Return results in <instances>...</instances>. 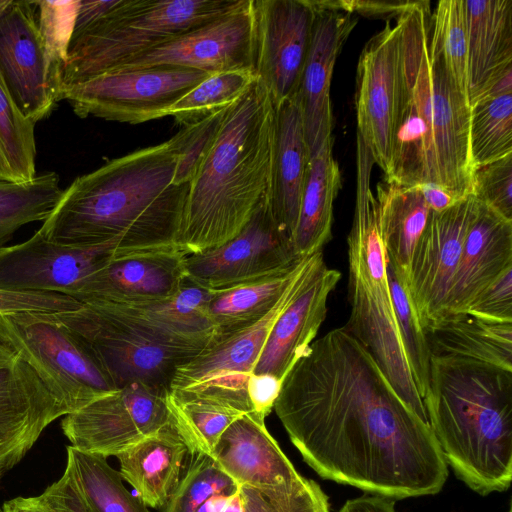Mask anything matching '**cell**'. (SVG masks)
<instances>
[{"label": "cell", "mask_w": 512, "mask_h": 512, "mask_svg": "<svg viewBox=\"0 0 512 512\" xmlns=\"http://www.w3.org/2000/svg\"><path fill=\"white\" fill-rule=\"evenodd\" d=\"M273 409L322 478L394 500L434 495L447 480L428 422L346 326L311 343L283 379Z\"/></svg>", "instance_id": "obj_1"}, {"label": "cell", "mask_w": 512, "mask_h": 512, "mask_svg": "<svg viewBox=\"0 0 512 512\" xmlns=\"http://www.w3.org/2000/svg\"><path fill=\"white\" fill-rule=\"evenodd\" d=\"M177 134L77 177L37 230L60 244L99 247L114 258L180 250L190 182Z\"/></svg>", "instance_id": "obj_2"}, {"label": "cell", "mask_w": 512, "mask_h": 512, "mask_svg": "<svg viewBox=\"0 0 512 512\" xmlns=\"http://www.w3.org/2000/svg\"><path fill=\"white\" fill-rule=\"evenodd\" d=\"M430 2H417L400 27L398 94L385 181L433 183L457 200L471 194L470 107L441 54L430 45Z\"/></svg>", "instance_id": "obj_3"}, {"label": "cell", "mask_w": 512, "mask_h": 512, "mask_svg": "<svg viewBox=\"0 0 512 512\" xmlns=\"http://www.w3.org/2000/svg\"><path fill=\"white\" fill-rule=\"evenodd\" d=\"M275 108L257 78L224 109L190 182L180 250L201 253L235 237L269 195Z\"/></svg>", "instance_id": "obj_4"}, {"label": "cell", "mask_w": 512, "mask_h": 512, "mask_svg": "<svg viewBox=\"0 0 512 512\" xmlns=\"http://www.w3.org/2000/svg\"><path fill=\"white\" fill-rule=\"evenodd\" d=\"M422 401L458 478L481 495L507 490L512 480V371L432 356Z\"/></svg>", "instance_id": "obj_5"}, {"label": "cell", "mask_w": 512, "mask_h": 512, "mask_svg": "<svg viewBox=\"0 0 512 512\" xmlns=\"http://www.w3.org/2000/svg\"><path fill=\"white\" fill-rule=\"evenodd\" d=\"M356 155V200L347 237L351 313L345 326L370 352L404 403L428 422L423 401L408 367L390 291L387 254L379 231L377 199L370 186L375 163L360 137H357Z\"/></svg>", "instance_id": "obj_6"}, {"label": "cell", "mask_w": 512, "mask_h": 512, "mask_svg": "<svg viewBox=\"0 0 512 512\" xmlns=\"http://www.w3.org/2000/svg\"><path fill=\"white\" fill-rule=\"evenodd\" d=\"M244 0H119L74 35L62 86L108 72L129 58L238 8Z\"/></svg>", "instance_id": "obj_7"}, {"label": "cell", "mask_w": 512, "mask_h": 512, "mask_svg": "<svg viewBox=\"0 0 512 512\" xmlns=\"http://www.w3.org/2000/svg\"><path fill=\"white\" fill-rule=\"evenodd\" d=\"M0 338L61 396L70 413L117 390L88 344L54 313L0 315Z\"/></svg>", "instance_id": "obj_8"}, {"label": "cell", "mask_w": 512, "mask_h": 512, "mask_svg": "<svg viewBox=\"0 0 512 512\" xmlns=\"http://www.w3.org/2000/svg\"><path fill=\"white\" fill-rule=\"evenodd\" d=\"M54 314L83 338L117 389L144 383L170 390L177 368L201 352L169 346L96 304Z\"/></svg>", "instance_id": "obj_9"}, {"label": "cell", "mask_w": 512, "mask_h": 512, "mask_svg": "<svg viewBox=\"0 0 512 512\" xmlns=\"http://www.w3.org/2000/svg\"><path fill=\"white\" fill-rule=\"evenodd\" d=\"M208 76L172 67L109 71L62 86L59 101L66 100L81 118L139 124L169 116L172 107Z\"/></svg>", "instance_id": "obj_10"}, {"label": "cell", "mask_w": 512, "mask_h": 512, "mask_svg": "<svg viewBox=\"0 0 512 512\" xmlns=\"http://www.w3.org/2000/svg\"><path fill=\"white\" fill-rule=\"evenodd\" d=\"M324 262L322 252L306 258L276 304L258 321L215 340L192 360L178 367L170 390L185 387L251 406L247 384L266 339L280 314L301 293Z\"/></svg>", "instance_id": "obj_11"}, {"label": "cell", "mask_w": 512, "mask_h": 512, "mask_svg": "<svg viewBox=\"0 0 512 512\" xmlns=\"http://www.w3.org/2000/svg\"><path fill=\"white\" fill-rule=\"evenodd\" d=\"M301 259L276 222L266 195L235 237L219 247L186 255L185 273L193 284L220 292L283 272Z\"/></svg>", "instance_id": "obj_12"}, {"label": "cell", "mask_w": 512, "mask_h": 512, "mask_svg": "<svg viewBox=\"0 0 512 512\" xmlns=\"http://www.w3.org/2000/svg\"><path fill=\"white\" fill-rule=\"evenodd\" d=\"M168 393L144 383L126 385L65 415L61 430L79 451L116 457L170 421Z\"/></svg>", "instance_id": "obj_13"}, {"label": "cell", "mask_w": 512, "mask_h": 512, "mask_svg": "<svg viewBox=\"0 0 512 512\" xmlns=\"http://www.w3.org/2000/svg\"><path fill=\"white\" fill-rule=\"evenodd\" d=\"M254 70L274 107L297 95L315 11L310 0H251Z\"/></svg>", "instance_id": "obj_14"}, {"label": "cell", "mask_w": 512, "mask_h": 512, "mask_svg": "<svg viewBox=\"0 0 512 512\" xmlns=\"http://www.w3.org/2000/svg\"><path fill=\"white\" fill-rule=\"evenodd\" d=\"M0 74L18 109L35 124L59 101L62 78L49 63L33 1L12 0L0 14Z\"/></svg>", "instance_id": "obj_15"}, {"label": "cell", "mask_w": 512, "mask_h": 512, "mask_svg": "<svg viewBox=\"0 0 512 512\" xmlns=\"http://www.w3.org/2000/svg\"><path fill=\"white\" fill-rule=\"evenodd\" d=\"M152 67L191 69L209 75L255 71L251 0H244L233 11L137 54L110 71Z\"/></svg>", "instance_id": "obj_16"}, {"label": "cell", "mask_w": 512, "mask_h": 512, "mask_svg": "<svg viewBox=\"0 0 512 512\" xmlns=\"http://www.w3.org/2000/svg\"><path fill=\"white\" fill-rule=\"evenodd\" d=\"M69 413L61 396L0 338V482L42 432Z\"/></svg>", "instance_id": "obj_17"}, {"label": "cell", "mask_w": 512, "mask_h": 512, "mask_svg": "<svg viewBox=\"0 0 512 512\" xmlns=\"http://www.w3.org/2000/svg\"><path fill=\"white\" fill-rule=\"evenodd\" d=\"M479 207L469 194L442 212H432L413 251L407 288L424 329L443 316L468 228Z\"/></svg>", "instance_id": "obj_18"}, {"label": "cell", "mask_w": 512, "mask_h": 512, "mask_svg": "<svg viewBox=\"0 0 512 512\" xmlns=\"http://www.w3.org/2000/svg\"><path fill=\"white\" fill-rule=\"evenodd\" d=\"M400 27L386 26L365 44L358 60L355 110L358 136L374 163L389 171L398 94Z\"/></svg>", "instance_id": "obj_19"}, {"label": "cell", "mask_w": 512, "mask_h": 512, "mask_svg": "<svg viewBox=\"0 0 512 512\" xmlns=\"http://www.w3.org/2000/svg\"><path fill=\"white\" fill-rule=\"evenodd\" d=\"M111 258L106 249L60 244L36 231L24 242L0 248V289L73 298L82 281Z\"/></svg>", "instance_id": "obj_20"}, {"label": "cell", "mask_w": 512, "mask_h": 512, "mask_svg": "<svg viewBox=\"0 0 512 512\" xmlns=\"http://www.w3.org/2000/svg\"><path fill=\"white\" fill-rule=\"evenodd\" d=\"M185 256L175 250L111 258L82 281L73 298L105 304L171 299L186 281Z\"/></svg>", "instance_id": "obj_21"}, {"label": "cell", "mask_w": 512, "mask_h": 512, "mask_svg": "<svg viewBox=\"0 0 512 512\" xmlns=\"http://www.w3.org/2000/svg\"><path fill=\"white\" fill-rule=\"evenodd\" d=\"M313 8L315 16L311 41L298 91L310 158L332 138L330 86L333 69L358 21L353 14Z\"/></svg>", "instance_id": "obj_22"}, {"label": "cell", "mask_w": 512, "mask_h": 512, "mask_svg": "<svg viewBox=\"0 0 512 512\" xmlns=\"http://www.w3.org/2000/svg\"><path fill=\"white\" fill-rule=\"evenodd\" d=\"M510 268L512 221L479 202L463 243L442 318L465 313L474 300Z\"/></svg>", "instance_id": "obj_23"}, {"label": "cell", "mask_w": 512, "mask_h": 512, "mask_svg": "<svg viewBox=\"0 0 512 512\" xmlns=\"http://www.w3.org/2000/svg\"><path fill=\"white\" fill-rule=\"evenodd\" d=\"M341 273L323 262L301 293L274 323L252 374H270L281 381L304 355L327 314V301Z\"/></svg>", "instance_id": "obj_24"}, {"label": "cell", "mask_w": 512, "mask_h": 512, "mask_svg": "<svg viewBox=\"0 0 512 512\" xmlns=\"http://www.w3.org/2000/svg\"><path fill=\"white\" fill-rule=\"evenodd\" d=\"M211 456L238 487L271 488L301 477L254 411L226 428Z\"/></svg>", "instance_id": "obj_25"}, {"label": "cell", "mask_w": 512, "mask_h": 512, "mask_svg": "<svg viewBox=\"0 0 512 512\" xmlns=\"http://www.w3.org/2000/svg\"><path fill=\"white\" fill-rule=\"evenodd\" d=\"M469 107L512 72V0H464Z\"/></svg>", "instance_id": "obj_26"}, {"label": "cell", "mask_w": 512, "mask_h": 512, "mask_svg": "<svg viewBox=\"0 0 512 512\" xmlns=\"http://www.w3.org/2000/svg\"><path fill=\"white\" fill-rule=\"evenodd\" d=\"M275 108L269 203L280 228L294 237L310 162L298 93Z\"/></svg>", "instance_id": "obj_27"}, {"label": "cell", "mask_w": 512, "mask_h": 512, "mask_svg": "<svg viewBox=\"0 0 512 512\" xmlns=\"http://www.w3.org/2000/svg\"><path fill=\"white\" fill-rule=\"evenodd\" d=\"M188 453L171 417L160 430L116 457L121 477L140 500L147 507L161 509L178 484Z\"/></svg>", "instance_id": "obj_28"}, {"label": "cell", "mask_w": 512, "mask_h": 512, "mask_svg": "<svg viewBox=\"0 0 512 512\" xmlns=\"http://www.w3.org/2000/svg\"><path fill=\"white\" fill-rule=\"evenodd\" d=\"M425 333L432 356L474 360L512 371V322L459 313L445 316Z\"/></svg>", "instance_id": "obj_29"}, {"label": "cell", "mask_w": 512, "mask_h": 512, "mask_svg": "<svg viewBox=\"0 0 512 512\" xmlns=\"http://www.w3.org/2000/svg\"><path fill=\"white\" fill-rule=\"evenodd\" d=\"M333 137L310 158L293 244L299 257L320 252L331 238L333 203L341 172L333 157Z\"/></svg>", "instance_id": "obj_30"}, {"label": "cell", "mask_w": 512, "mask_h": 512, "mask_svg": "<svg viewBox=\"0 0 512 512\" xmlns=\"http://www.w3.org/2000/svg\"><path fill=\"white\" fill-rule=\"evenodd\" d=\"M378 222L388 262L408 282L413 251L431 214L418 186H377Z\"/></svg>", "instance_id": "obj_31"}, {"label": "cell", "mask_w": 512, "mask_h": 512, "mask_svg": "<svg viewBox=\"0 0 512 512\" xmlns=\"http://www.w3.org/2000/svg\"><path fill=\"white\" fill-rule=\"evenodd\" d=\"M307 257L283 272L229 290L212 292L208 315L215 330V340L261 319L282 296Z\"/></svg>", "instance_id": "obj_32"}, {"label": "cell", "mask_w": 512, "mask_h": 512, "mask_svg": "<svg viewBox=\"0 0 512 512\" xmlns=\"http://www.w3.org/2000/svg\"><path fill=\"white\" fill-rule=\"evenodd\" d=\"M65 472L91 512H150L123 484L107 457L66 446Z\"/></svg>", "instance_id": "obj_33"}, {"label": "cell", "mask_w": 512, "mask_h": 512, "mask_svg": "<svg viewBox=\"0 0 512 512\" xmlns=\"http://www.w3.org/2000/svg\"><path fill=\"white\" fill-rule=\"evenodd\" d=\"M168 408L173 423L189 451L212 455L221 435L247 413L225 401L189 392L169 390Z\"/></svg>", "instance_id": "obj_34"}, {"label": "cell", "mask_w": 512, "mask_h": 512, "mask_svg": "<svg viewBox=\"0 0 512 512\" xmlns=\"http://www.w3.org/2000/svg\"><path fill=\"white\" fill-rule=\"evenodd\" d=\"M469 148L473 169L512 154V73L470 107Z\"/></svg>", "instance_id": "obj_35"}, {"label": "cell", "mask_w": 512, "mask_h": 512, "mask_svg": "<svg viewBox=\"0 0 512 512\" xmlns=\"http://www.w3.org/2000/svg\"><path fill=\"white\" fill-rule=\"evenodd\" d=\"M62 194L55 172L36 175L32 180L16 183L0 179V248L22 226L44 221Z\"/></svg>", "instance_id": "obj_36"}, {"label": "cell", "mask_w": 512, "mask_h": 512, "mask_svg": "<svg viewBox=\"0 0 512 512\" xmlns=\"http://www.w3.org/2000/svg\"><path fill=\"white\" fill-rule=\"evenodd\" d=\"M34 127L16 106L0 74V179L23 183L36 176Z\"/></svg>", "instance_id": "obj_37"}, {"label": "cell", "mask_w": 512, "mask_h": 512, "mask_svg": "<svg viewBox=\"0 0 512 512\" xmlns=\"http://www.w3.org/2000/svg\"><path fill=\"white\" fill-rule=\"evenodd\" d=\"M256 79L253 70H232L209 75L172 107L169 116L183 127L200 122L232 105Z\"/></svg>", "instance_id": "obj_38"}, {"label": "cell", "mask_w": 512, "mask_h": 512, "mask_svg": "<svg viewBox=\"0 0 512 512\" xmlns=\"http://www.w3.org/2000/svg\"><path fill=\"white\" fill-rule=\"evenodd\" d=\"M238 489L211 455L189 451L178 484L161 512H195L211 496L232 495Z\"/></svg>", "instance_id": "obj_39"}, {"label": "cell", "mask_w": 512, "mask_h": 512, "mask_svg": "<svg viewBox=\"0 0 512 512\" xmlns=\"http://www.w3.org/2000/svg\"><path fill=\"white\" fill-rule=\"evenodd\" d=\"M387 276L406 360L422 399L429 384L432 357L427 336L413 306L406 281L388 261Z\"/></svg>", "instance_id": "obj_40"}, {"label": "cell", "mask_w": 512, "mask_h": 512, "mask_svg": "<svg viewBox=\"0 0 512 512\" xmlns=\"http://www.w3.org/2000/svg\"><path fill=\"white\" fill-rule=\"evenodd\" d=\"M430 45L441 54L453 80L466 95L468 43L464 0L437 3L431 15Z\"/></svg>", "instance_id": "obj_41"}, {"label": "cell", "mask_w": 512, "mask_h": 512, "mask_svg": "<svg viewBox=\"0 0 512 512\" xmlns=\"http://www.w3.org/2000/svg\"><path fill=\"white\" fill-rule=\"evenodd\" d=\"M246 512H331L327 495L313 480H298L271 488L239 487Z\"/></svg>", "instance_id": "obj_42"}, {"label": "cell", "mask_w": 512, "mask_h": 512, "mask_svg": "<svg viewBox=\"0 0 512 512\" xmlns=\"http://www.w3.org/2000/svg\"><path fill=\"white\" fill-rule=\"evenodd\" d=\"M37 23L52 69L62 78L79 0L33 1Z\"/></svg>", "instance_id": "obj_43"}, {"label": "cell", "mask_w": 512, "mask_h": 512, "mask_svg": "<svg viewBox=\"0 0 512 512\" xmlns=\"http://www.w3.org/2000/svg\"><path fill=\"white\" fill-rule=\"evenodd\" d=\"M471 194L512 221V154L474 168Z\"/></svg>", "instance_id": "obj_44"}, {"label": "cell", "mask_w": 512, "mask_h": 512, "mask_svg": "<svg viewBox=\"0 0 512 512\" xmlns=\"http://www.w3.org/2000/svg\"><path fill=\"white\" fill-rule=\"evenodd\" d=\"M81 305L76 299L59 293L0 289V315L20 312L59 313L76 310Z\"/></svg>", "instance_id": "obj_45"}, {"label": "cell", "mask_w": 512, "mask_h": 512, "mask_svg": "<svg viewBox=\"0 0 512 512\" xmlns=\"http://www.w3.org/2000/svg\"><path fill=\"white\" fill-rule=\"evenodd\" d=\"M465 313L493 321L512 322V268L486 288Z\"/></svg>", "instance_id": "obj_46"}, {"label": "cell", "mask_w": 512, "mask_h": 512, "mask_svg": "<svg viewBox=\"0 0 512 512\" xmlns=\"http://www.w3.org/2000/svg\"><path fill=\"white\" fill-rule=\"evenodd\" d=\"M417 0H312L319 9L360 14L366 17L395 18L411 8Z\"/></svg>", "instance_id": "obj_47"}, {"label": "cell", "mask_w": 512, "mask_h": 512, "mask_svg": "<svg viewBox=\"0 0 512 512\" xmlns=\"http://www.w3.org/2000/svg\"><path fill=\"white\" fill-rule=\"evenodd\" d=\"M282 381L270 374H251L247 393L252 411L266 418L279 396Z\"/></svg>", "instance_id": "obj_48"}, {"label": "cell", "mask_w": 512, "mask_h": 512, "mask_svg": "<svg viewBox=\"0 0 512 512\" xmlns=\"http://www.w3.org/2000/svg\"><path fill=\"white\" fill-rule=\"evenodd\" d=\"M42 496L60 512H91L65 471L43 491Z\"/></svg>", "instance_id": "obj_49"}, {"label": "cell", "mask_w": 512, "mask_h": 512, "mask_svg": "<svg viewBox=\"0 0 512 512\" xmlns=\"http://www.w3.org/2000/svg\"><path fill=\"white\" fill-rule=\"evenodd\" d=\"M118 2L119 0H79L73 36L100 20Z\"/></svg>", "instance_id": "obj_50"}, {"label": "cell", "mask_w": 512, "mask_h": 512, "mask_svg": "<svg viewBox=\"0 0 512 512\" xmlns=\"http://www.w3.org/2000/svg\"><path fill=\"white\" fill-rule=\"evenodd\" d=\"M395 501L385 496L365 494L347 500L339 512H396Z\"/></svg>", "instance_id": "obj_51"}, {"label": "cell", "mask_w": 512, "mask_h": 512, "mask_svg": "<svg viewBox=\"0 0 512 512\" xmlns=\"http://www.w3.org/2000/svg\"><path fill=\"white\" fill-rule=\"evenodd\" d=\"M3 512H60L42 494L30 497H16L4 502Z\"/></svg>", "instance_id": "obj_52"}, {"label": "cell", "mask_w": 512, "mask_h": 512, "mask_svg": "<svg viewBox=\"0 0 512 512\" xmlns=\"http://www.w3.org/2000/svg\"><path fill=\"white\" fill-rule=\"evenodd\" d=\"M418 187L432 212H442L459 201L439 185L427 183Z\"/></svg>", "instance_id": "obj_53"}, {"label": "cell", "mask_w": 512, "mask_h": 512, "mask_svg": "<svg viewBox=\"0 0 512 512\" xmlns=\"http://www.w3.org/2000/svg\"><path fill=\"white\" fill-rule=\"evenodd\" d=\"M231 495H214L201 504L195 512H222Z\"/></svg>", "instance_id": "obj_54"}, {"label": "cell", "mask_w": 512, "mask_h": 512, "mask_svg": "<svg viewBox=\"0 0 512 512\" xmlns=\"http://www.w3.org/2000/svg\"><path fill=\"white\" fill-rule=\"evenodd\" d=\"M222 512H246L240 489L229 497Z\"/></svg>", "instance_id": "obj_55"}, {"label": "cell", "mask_w": 512, "mask_h": 512, "mask_svg": "<svg viewBox=\"0 0 512 512\" xmlns=\"http://www.w3.org/2000/svg\"><path fill=\"white\" fill-rule=\"evenodd\" d=\"M12 0H0V14L11 4Z\"/></svg>", "instance_id": "obj_56"}, {"label": "cell", "mask_w": 512, "mask_h": 512, "mask_svg": "<svg viewBox=\"0 0 512 512\" xmlns=\"http://www.w3.org/2000/svg\"><path fill=\"white\" fill-rule=\"evenodd\" d=\"M0 512H3L2 507H0Z\"/></svg>", "instance_id": "obj_57"}]
</instances>
